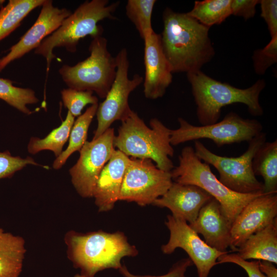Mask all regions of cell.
<instances>
[{"label": "cell", "mask_w": 277, "mask_h": 277, "mask_svg": "<svg viewBox=\"0 0 277 277\" xmlns=\"http://www.w3.org/2000/svg\"><path fill=\"white\" fill-rule=\"evenodd\" d=\"M151 128L146 125L132 111L124 121L114 136V147L127 156L150 159L162 170L170 172L174 165L169 157L174 154L170 144V130L156 118L150 121Z\"/></svg>", "instance_id": "5b68a950"}, {"label": "cell", "mask_w": 277, "mask_h": 277, "mask_svg": "<svg viewBox=\"0 0 277 277\" xmlns=\"http://www.w3.org/2000/svg\"><path fill=\"white\" fill-rule=\"evenodd\" d=\"M93 93L68 88L61 91V96L64 106L75 117L81 115L82 111L88 104H98V98L93 95Z\"/></svg>", "instance_id": "f1b7e54d"}, {"label": "cell", "mask_w": 277, "mask_h": 277, "mask_svg": "<svg viewBox=\"0 0 277 277\" xmlns=\"http://www.w3.org/2000/svg\"><path fill=\"white\" fill-rule=\"evenodd\" d=\"M252 168L255 176L264 179L265 193L277 192V140L266 142L257 150L252 161Z\"/></svg>", "instance_id": "7402d4cb"}, {"label": "cell", "mask_w": 277, "mask_h": 277, "mask_svg": "<svg viewBox=\"0 0 277 277\" xmlns=\"http://www.w3.org/2000/svg\"><path fill=\"white\" fill-rule=\"evenodd\" d=\"M113 128L90 142L86 141L79 151L76 163L69 170L72 183L83 197H93L100 173L112 156L114 149Z\"/></svg>", "instance_id": "7c38bea8"}, {"label": "cell", "mask_w": 277, "mask_h": 277, "mask_svg": "<svg viewBox=\"0 0 277 277\" xmlns=\"http://www.w3.org/2000/svg\"><path fill=\"white\" fill-rule=\"evenodd\" d=\"M25 252L22 238L0 228V277H19Z\"/></svg>", "instance_id": "44dd1931"}, {"label": "cell", "mask_w": 277, "mask_h": 277, "mask_svg": "<svg viewBox=\"0 0 277 277\" xmlns=\"http://www.w3.org/2000/svg\"><path fill=\"white\" fill-rule=\"evenodd\" d=\"M107 44V39L102 36L93 38L88 57L74 66L64 65L60 68L59 73L69 88L90 91L105 98L116 72L115 57L108 51Z\"/></svg>", "instance_id": "52a82bcc"}, {"label": "cell", "mask_w": 277, "mask_h": 277, "mask_svg": "<svg viewBox=\"0 0 277 277\" xmlns=\"http://www.w3.org/2000/svg\"><path fill=\"white\" fill-rule=\"evenodd\" d=\"M266 134L261 132L248 142L247 150L238 157L217 155L199 140L194 141V149L196 155L201 161L212 165L217 170L219 181L229 189L243 194L264 192L263 183L255 176L252 161L255 153L266 142Z\"/></svg>", "instance_id": "ba28073f"}, {"label": "cell", "mask_w": 277, "mask_h": 277, "mask_svg": "<svg viewBox=\"0 0 277 277\" xmlns=\"http://www.w3.org/2000/svg\"><path fill=\"white\" fill-rule=\"evenodd\" d=\"M242 259L265 261L277 264V219L250 235L235 250Z\"/></svg>", "instance_id": "ffe728a7"}, {"label": "cell", "mask_w": 277, "mask_h": 277, "mask_svg": "<svg viewBox=\"0 0 277 277\" xmlns=\"http://www.w3.org/2000/svg\"><path fill=\"white\" fill-rule=\"evenodd\" d=\"M261 15L265 20L272 38L277 37V1H260Z\"/></svg>", "instance_id": "836d02e7"}, {"label": "cell", "mask_w": 277, "mask_h": 277, "mask_svg": "<svg viewBox=\"0 0 277 277\" xmlns=\"http://www.w3.org/2000/svg\"><path fill=\"white\" fill-rule=\"evenodd\" d=\"M180 127L170 130L172 146L199 139L212 140L217 146L250 142L262 132L263 127L255 119L244 118L234 112L227 113L220 122L205 126H195L182 117L178 118Z\"/></svg>", "instance_id": "9c48e42d"}, {"label": "cell", "mask_w": 277, "mask_h": 277, "mask_svg": "<svg viewBox=\"0 0 277 277\" xmlns=\"http://www.w3.org/2000/svg\"><path fill=\"white\" fill-rule=\"evenodd\" d=\"M39 165L33 158L13 156L8 151L0 152V179L10 177L27 165Z\"/></svg>", "instance_id": "4dcf8cb0"}, {"label": "cell", "mask_w": 277, "mask_h": 277, "mask_svg": "<svg viewBox=\"0 0 277 277\" xmlns=\"http://www.w3.org/2000/svg\"><path fill=\"white\" fill-rule=\"evenodd\" d=\"M230 263L236 264L243 268L248 277H266L260 270L259 260L248 261L241 258L237 253L229 254L228 252L221 255L217 263Z\"/></svg>", "instance_id": "1f68e13d"}, {"label": "cell", "mask_w": 277, "mask_h": 277, "mask_svg": "<svg viewBox=\"0 0 277 277\" xmlns=\"http://www.w3.org/2000/svg\"><path fill=\"white\" fill-rule=\"evenodd\" d=\"M119 4V1L110 4L108 0L86 1L66 17L34 50V53L45 58L47 71L56 57L53 53L54 49L64 47L67 51L74 53L81 39L88 35L92 38L102 36L103 29L98 23L106 18L116 19L113 14Z\"/></svg>", "instance_id": "277c9868"}, {"label": "cell", "mask_w": 277, "mask_h": 277, "mask_svg": "<svg viewBox=\"0 0 277 277\" xmlns=\"http://www.w3.org/2000/svg\"><path fill=\"white\" fill-rule=\"evenodd\" d=\"M259 4L258 0H231V14L248 19L255 15Z\"/></svg>", "instance_id": "e575fe53"}, {"label": "cell", "mask_w": 277, "mask_h": 277, "mask_svg": "<svg viewBox=\"0 0 277 277\" xmlns=\"http://www.w3.org/2000/svg\"><path fill=\"white\" fill-rule=\"evenodd\" d=\"M179 160V165L170 171L172 180L182 184L197 186L208 193L220 203L231 225L249 202L265 193L243 194L229 189L216 178L209 165L196 155L191 146L182 149Z\"/></svg>", "instance_id": "8992f818"}, {"label": "cell", "mask_w": 277, "mask_h": 277, "mask_svg": "<svg viewBox=\"0 0 277 277\" xmlns=\"http://www.w3.org/2000/svg\"><path fill=\"white\" fill-rule=\"evenodd\" d=\"M171 172L159 169L146 159L130 158L121 188L119 201L144 206L153 204L171 186Z\"/></svg>", "instance_id": "30bf717a"}, {"label": "cell", "mask_w": 277, "mask_h": 277, "mask_svg": "<svg viewBox=\"0 0 277 277\" xmlns=\"http://www.w3.org/2000/svg\"><path fill=\"white\" fill-rule=\"evenodd\" d=\"M129 161L128 156L115 150L102 170L93 195L99 211L111 210L119 201L123 177Z\"/></svg>", "instance_id": "d6986e66"}, {"label": "cell", "mask_w": 277, "mask_h": 277, "mask_svg": "<svg viewBox=\"0 0 277 277\" xmlns=\"http://www.w3.org/2000/svg\"><path fill=\"white\" fill-rule=\"evenodd\" d=\"M187 14L210 28L222 23L231 15V0L197 1Z\"/></svg>", "instance_id": "484cf974"}, {"label": "cell", "mask_w": 277, "mask_h": 277, "mask_svg": "<svg viewBox=\"0 0 277 277\" xmlns=\"http://www.w3.org/2000/svg\"><path fill=\"white\" fill-rule=\"evenodd\" d=\"M66 242L69 258L74 266L81 270V274L94 277L106 269H119L125 256L138 254L135 247L130 245L121 232L108 233L103 231L80 233L71 232Z\"/></svg>", "instance_id": "3957f363"}, {"label": "cell", "mask_w": 277, "mask_h": 277, "mask_svg": "<svg viewBox=\"0 0 277 277\" xmlns=\"http://www.w3.org/2000/svg\"><path fill=\"white\" fill-rule=\"evenodd\" d=\"M74 122V117L68 111L66 118L57 128L54 129L45 137L41 139L32 137L28 143L27 149L32 154L45 150L52 151L56 157L63 152V146L69 138Z\"/></svg>", "instance_id": "d4e9b609"}, {"label": "cell", "mask_w": 277, "mask_h": 277, "mask_svg": "<svg viewBox=\"0 0 277 277\" xmlns=\"http://www.w3.org/2000/svg\"><path fill=\"white\" fill-rule=\"evenodd\" d=\"M165 225L170 238L167 243L162 245V252L170 254L177 248L183 249L195 266L198 277H208L211 269L217 264V259L228 252L208 245L185 220L168 215Z\"/></svg>", "instance_id": "4fadbf2b"}, {"label": "cell", "mask_w": 277, "mask_h": 277, "mask_svg": "<svg viewBox=\"0 0 277 277\" xmlns=\"http://www.w3.org/2000/svg\"><path fill=\"white\" fill-rule=\"evenodd\" d=\"M189 225L197 234L202 235L204 242L211 247L222 252L231 248V224L215 199L202 207L196 220Z\"/></svg>", "instance_id": "ac0fdd59"}, {"label": "cell", "mask_w": 277, "mask_h": 277, "mask_svg": "<svg viewBox=\"0 0 277 277\" xmlns=\"http://www.w3.org/2000/svg\"><path fill=\"white\" fill-rule=\"evenodd\" d=\"M98 105L90 106L74 122L69 137V145L53 162V168H61L72 153L81 149L86 142L88 129L96 114Z\"/></svg>", "instance_id": "cb8c5ba5"}, {"label": "cell", "mask_w": 277, "mask_h": 277, "mask_svg": "<svg viewBox=\"0 0 277 277\" xmlns=\"http://www.w3.org/2000/svg\"><path fill=\"white\" fill-rule=\"evenodd\" d=\"M116 72L114 80L105 100L98 105L96 115L97 127L93 139H96L110 128L116 121L125 120L131 113L129 96L143 82V77L138 74L131 79L128 77L129 62L127 50L122 48L115 56Z\"/></svg>", "instance_id": "8fae6325"}, {"label": "cell", "mask_w": 277, "mask_h": 277, "mask_svg": "<svg viewBox=\"0 0 277 277\" xmlns=\"http://www.w3.org/2000/svg\"><path fill=\"white\" fill-rule=\"evenodd\" d=\"M66 8L54 6L51 0H45L39 15L31 28L12 46L9 52L0 58V71L12 62L21 58L54 32L71 14Z\"/></svg>", "instance_id": "5bb4252c"}, {"label": "cell", "mask_w": 277, "mask_h": 277, "mask_svg": "<svg viewBox=\"0 0 277 277\" xmlns=\"http://www.w3.org/2000/svg\"><path fill=\"white\" fill-rule=\"evenodd\" d=\"M5 2V1L0 0V9L3 7V5Z\"/></svg>", "instance_id": "8d00e7d4"}, {"label": "cell", "mask_w": 277, "mask_h": 277, "mask_svg": "<svg viewBox=\"0 0 277 277\" xmlns=\"http://www.w3.org/2000/svg\"><path fill=\"white\" fill-rule=\"evenodd\" d=\"M45 0H9L0 9V41L18 27L22 21Z\"/></svg>", "instance_id": "603a6c76"}, {"label": "cell", "mask_w": 277, "mask_h": 277, "mask_svg": "<svg viewBox=\"0 0 277 277\" xmlns=\"http://www.w3.org/2000/svg\"><path fill=\"white\" fill-rule=\"evenodd\" d=\"M252 59L255 72L260 75L264 74L277 62V37L272 38L263 49L254 51Z\"/></svg>", "instance_id": "f546056e"}, {"label": "cell", "mask_w": 277, "mask_h": 277, "mask_svg": "<svg viewBox=\"0 0 277 277\" xmlns=\"http://www.w3.org/2000/svg\"><path fill=\"white\" fill-rule=\"evenodd\" d=\"M155 0H128L126 14L144 41L152 34V14Z\"/></svg>", "instance_id": "4316f807"}, {"label": "cell", "mask_w": 277, "mask_h": 277, "mask_svg": "<svg viewBox=\"0 0 277 277\" xmlns=\"http://www.w3.org/2000/svg\"><path fill=\"white\" fill-rule=\"evenodd\" d=\"M187 76L196 105L197 118L202 126L218 122L222 108L235 103L246 105L253 116L263 114L259 97L266 86L264 80L241 89L212 78L201 70L187 73Z\"/></svg>", "instance_id": "7a4b0ae2"}, {"label": "cell", "mask_w": 277, "mask_h": 277, "mask_svg": "<svg viewBox=\"0 0 277 277\" xmlns=\"http://www.w3.org/2000/svg\"><path fill=\"white\" fill-rule=\"evenodd\" d=\"M74 277H87L83 274H76L74 275Z\"/></svg>", "instance_id": "74e56055"}, {"label": "cell", "mask_w": 277, "mask_h": 277, "mask_svg": "<svg viewBox=\"0 0 277 277\" xmlns=\"http://www.w3.org/2000/svg\"><path fill=\"white\" fill-rule=\"evenodd\" d=\"M161 44L172 73L201 70L214 57L209 28L187 13L167 7L163 11Z\"/></svg>", "instance_id": "6da1fadb"}, {"label": "cell", "mask_w": 277, "mask_h": 277, "mask_svg": "<svg viewBox=\"0 0 277 277\" xmlns=\"http://www.w3.org/2000/svg\"><path fill=\"white\" fill-rule=\"evenodd\" d=\"M276 215V193H264L249 202L232 223V251H235L250 235L272 223Z\"/></svg>", "instance_id": "9a60e30c"}, {"label": "cell", "mask_w": 277, "mask_h": 277, "mask_svg": "<svg viewBox=\"0 0 277 277\" xmlns=\"http://www.w3.org/2000/svg\"><path fill=\"white\" fill-rule=\"evenodd\" d=\"M259 266L261 271L266 277H277V269L273 263L259 260Z\"/></svg>", "instance_id": "d590c367"}, {"label": "cell", "mask_w": 277, "mask_h": 277, "mask_svg": "<svg viewBox=\"0 0 277 277\" xmlns=\"http://www.w3.org/2000/svg\"><path fill=\"white\" fill-rule=\"evenodd\" d=\"M13 83L10 80L0 77V99L23 113L31 114L32 111L27 105L39 101L35 92L30 88L15 87Z\"/></svg>", "instance_id": "83f0119b"}, {"label": "cell", "mask_w": 277, "mask_h": 277, "mask_svg": "<svg viewBox=\"0 0 277 277\" xmlns=\"http://www.w3.org/2000/svg\"><path fill=\"white\" fill-rule=\"evenodd\" d=\"M212 198L197 186L174 182L166 192L155 200L152 205L168 208L172 215L191 225L196 220L202 207Z\"/></svg>", "instance_id": "e0dca14e"}, {"label": "cell", "mask_w": 277, "mask_h": 277, "mask_svg": "<svg viewBox=\"0 0 277 277\" xmlns=\"http://www.w3.org/2000/svg\"><path fill=\"white\" fill-rule=\"evenodd\" d=\"M192 265L189 258L182 259L174 263L167 273L159 276L135 275L131 273L125 265H122L118 271L124 277H186L187 269Z\"/></svg>", "instance_id": "d6a6232c"}, {"label": "cell", "mask_w": 277, "mask_h": 277, "mask_svg": "<svg viewBox=\"0 0 277 277\" xmlns=\"http://www.w3.org/2000/svg\"><path fill=\"white\" fill-rule=\"evenodd\" d=\"M144 42V93L146 98L154 100L164 95L173 73L162 49L161 34L153 31Z\"/></svg>", "instance_id": "2e32d148"}]
</instances>
